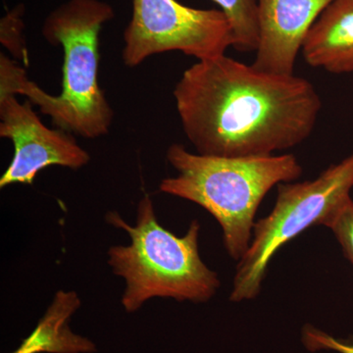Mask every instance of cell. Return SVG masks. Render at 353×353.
<instances>
[{
    "instance_id": "cell-14",
    "label": "cell",
    "mask_w": 353,
    "mask_h": 353,
    "mask_svg": "<svg viewBox=\"0 0 353 353\" xmlns=\"http://www.w3.org/2000/svg\"><path fill=\"white\" fill-rule=\"evenodd\" d=\"M304 345L311 352L317 350H333L340 353H353V341H343L324 333L312 326H306L303 332Z\"/></svg>"
},
{
    "instance_id": "cell-4",
    "label": "cell",
    "mask_w": 353,
    "mask_h": 353,
    "mask_svg": "<svg viewBox=\"0 0 353 353\" xmlns=\"http://www.w3.org/2000/svg\"><path fill=\"white\" fill-rule=\"evenodd\" d=\"M105 221L131 239L129 245H113L108 252L114 275L126 283L121 303L128 313L136 312L153 297L206 303L219 290L218 274L199 255V221H192L187 233L176 236L158 223L148 194L139 202L134 226L117 211H109Z\"/></svg>"
},
{
    "instance_id": "cell-6",
    "label": "cell",
    "mask_w": 353,
    "mask_h": 353,
    "mask_svg": "<svg viewBox=\"0 0 353 353\" xmlns=\"http://www.w3.org/2000/svg\"><path fill=\"white\" fill-rule=\"evenodd\" d=\"M124 43L123 62L136 67L167 51H181L197 60L220 57L234 48V38L221 10L192 8L176 0H132Z\"/></svg>"
},
{
    "instance_id": "cell-3",
    "label": "cell",
    "mask_w": 353,
    "mask_h": 353,
    "mask_svg": "<svg viewBox=\"0 0 353 353\" xmlns=\"http://www.w3.org/2000/svg\"><path fill=\"white\" fill-rule=\"evenodd\" d=\"M167 160L178 176L159 190L199 204L219 223L230 256L240 261L252 240L254 218L269 190L297 180L303 167L294 154L220 157L194 154L174 143Z\"/></svg>"
},
{
    "instance_id": "cell-12",
    "label": "cell",
    "mask_w": 353,
    "mask_h": 353,
    "mask_svg": "<svg viewBox=\"0 0 353 353\" xmlns=\"http://www.w3.org/2000/svg\"><path fill=\"white\" fill-rule=\"evenodd\" d=\"M322 226L329 228L340 243L343 254L353 266V199L352 197L334 210Z\"/></svg>"
},
{
    "instance_id": "cell-9",
    "label": "cell",
    "mask_w": 353,
    "mask_h": 353,
    "mask_svg": "<svg viewBox=\"0 0 353 353\" xmlns=\"http://www.w3.org/2000/svg\"><path fill=\"white\" fill-rule=\"evenodd\" d=\"M306 63L332 74L353 73V0H333L304 39Z\"/></svg>"
},
{
    "instance_id": "cell-5",
    "label": "cell",
    "mask_w": 353,
    "mask_h": 353,
    "mask_svg": "<svg viewBox=\"0 0 353 353\" xmlns=\"http://www.w3.org/2000/svg\"><path fill=\"white\" fill-rule=\"evenodd\" d=\"M352 189L353 154L331 165L315 180L278 185L273 210L255 222L252 243L236 266L230 301L241 303L259 296L276 252L308 228L323 225L350 199Z\"/></svg>"
},
{
    "instance_id": "cell-1",
    "label": "cell",
    "mask_w": 353,
    "mask_h": 353,
    "mask_svg": "<svg viewBox=\"0 0 353 353\" xmlns=\"http://www.w3.org/2000/svg\"><path fill=\"white\" fill-rule=\"evenodd\" d=\"M183 132L197 153L259 157L310 137L321 111L303 77L269 73L227 57L199 60L173 92Z\"/></svg>"
},
{
    "instance_id": "cell-11",
    "label": "cell",
    "mask_w": 353,
    "mask_h": 353,
    "mask_svg": "<svg viewBox=\"0 0 353 353\" xmlns=\"http://www.w3.org/2000/svg\"><path fill=\"white\" fill-rule=\"evenodd\" d=\"M226 15L240 51H256L259 43V0H212Z\"/></svg>"
},
{
    "instance_id": "cell-13",
    "label": "cell",
    "mask_w": 353,
    "mask_h": 353,
    "mask_svg": "<svg viewBox=\"0 0 353 353\" xmlns=\"http://www.w3.org/2000/svg\"><path fill=\"white\" fill-rule=\"evenodd\" d=\"M23 14L24 6L21 4L15 7L11 12L7 13L6 17L2 18L0 41L16 59L20 60L28 66L29 57L23 36Z\"/></svg>"
},
{
    "instance_id": "cell-8",
    "label": "cell",
    "mask_w": 353,
    "mask_h": 353,
    "mask_svg": "<svg viewBox=\"0 0 353 353\" xmlns=\"http://www.w3.org/2000/svg\"><path fill=\"white\" fill-rule=\"evenodd\" d=\"M332 1L259 0V43L253 66L269 73L292 75L309 30Z\"/></svg>"
},
{
    "instance_id": "cell-2",
    "label": "cell",
    "mask_w": 353,
    "mask_h": 353,
    "mask_svg": "<svg viewBox=\"0 0 353 353\" xmlns=\"http://www.w3.org/2000/svg\"><path fill=\"white\" fill-rule=\"evenodd\" d=\"M115 17L101 0H68L44 20L41 34L64 52L59 95L44 92L29 80L25 69L0 55V94H22L50 116L53 124L85 139L105 136L114 112L99 82V34Z\"/></svg>"
},
{
    "instance_id": "cell-7",
    "label": "cell",
    "mask_w": 353,
    "mask_h": 353,
    "mask_svg": "<svg viewBox=\"0 0 353 353\" xmlns=\"http://www.w3.org/2000/svg\"><path fill=\"white\" fill-rule=\"evenodd\" d=\"M32 104L28 99L20 103L15 94H0V137L14 145L13 159L0 178V189L13 183L31 185L50 166L78 170L90 162V154L71 132L44 126Z\"/></svg>"
},
{
    "instance_id": "cell-10",
    "label": "cell",
    "mask_w": 353,
    "mask_h": 353,
    "mask_svg": "<svg viewBox=\"0 0 353 353\" xmlns=\"http://www.w3.org/2000/svg\"><path fill=\"white\" fill-rule=\"evenodd\" d=\"M74 290H58L52 303L32 334L12 353H94L92 341L77 334L69 326L70 319L81 307Z\"/></svg>"
}]
</instances>
